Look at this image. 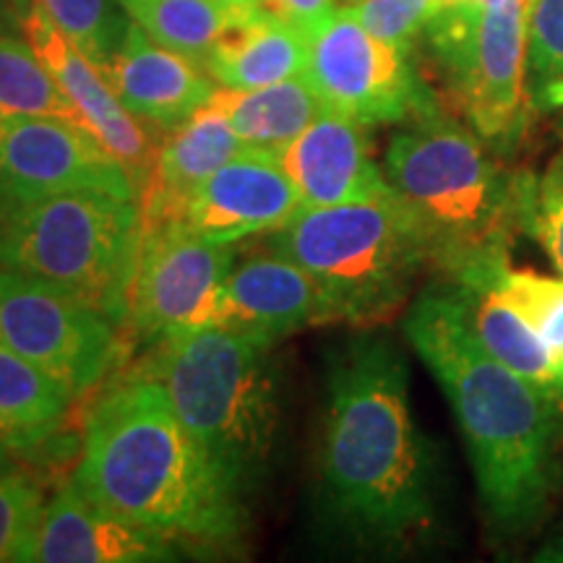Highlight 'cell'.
Wrapping results in <instances>:
<instances>
[{
	"label": "cell",
	"instance_id": "cell-30",
	"mask_svg": "<svg viewBox=\"0 0 563 563\" xmlns=\"http://www.w3.org/2000/svg\"><path fill=\"white\" fill-rule=\"evenodd\" d=\"M525 232L543 245L563 277V154L540 175H525Z\"/></svg>",
	"mask_w": 563,
	"mask_h": 563
},
{
	"label": "cell",
	"instance_id": "cell-16",
	"mask_svg": "<svg viewBox=\"0 0 563 563\" xmlns=\"http://www.w3.org/2000/svg\"><path fill=\"white\" fill-rule=\"evenodd\" d=\"M332 311L319 282L292 258L269 253L232 266L211 302L207 327L238 329L266 340L329 323Z\"/></svg>",
	"mask_w": 563,
	"mask_h": 563
},
{
	"label": "cell",
	"instance_id": "cell-24",
	"mask_svg": "<svg viewBox=\"0 0 563 563\" xmlns=\"http://www.w3.org/2000/svg\"><path fill=\"white\" fill-rule=\"evenodd\" d=\"M70 405L53 376L0 344V439L11 449L37 446L53 435Z\"/></svg>",
	"mask_w": 563,
	"mask_h": 563
},
{
	"label": "cell",
	"instance_id": "cell-28",
	"mask_svg": "<svg viewBox=\"0 0 563 563\" xmlns=\"http://www.w3.org/2000/svg\"><path fill=\"white\" fill-rule=\"evenodd\" d=\"M490 274L496 285L517 302L519 311L530 319L534 332L551 352L563 384V277L514 269L509 253H498L490 258Z\"/></svg>",
	"mask_w": 563,
	"mask_h": 563
},
{
	"label": "cell",
	"instance_id": "cell-25",
	"mask_svg": "<svg viewBox=\"0 0 563 563\" xmlns=\"http://www.w3.org/2000/svg\"><path fill=\"white\" fill-rule=\"evenodd\" d=\"M3 118H63L79 123L30 40L0 30V121Z\"/></svg>",
	"mask_w": 563,
	"mask_h": 563
},
{
	"label": "cell",
	"instance_id": "cell-5",
	"mask_svg": "<svg viewBox=\"0 0 563 563\" xmlns=\"http://www.w3.org/2000/svg\"><path fill=\"white\" fill-rule=\"evenodd\" d=\"M274 340L207 327L162 342L152 376L238 496L264 483L279 428Z\"/></svg>",
	"mask_w": 563,
	"mask_h": 563
},
{
	"label": "cell",
	"instance_id": "cell-7",
	"mask_svg": "<svg viewBox=\"0 0 563 563\" xmlns=\"http://www.w3.org/2000/svg\"><path fill=\"white\" fill-rule=\"evenodd\" d=\"M141 245L136 199L76 191L0 209V269L60 287L115 323Z\"/></svg>",
	"mask_w": 563,
	"mask_h": 563
},
{
	"label": "cell",
	"instance_id": "cell-15",
	"mask_svg": "<svg viewBox=\"0 0 563 563\" xmlns=\"http://www.w3.org/2000/svg\"><path fill=\"white\" fill-rule=\"evenodd\" d=\"M368 125L323 108L316 121L274 154L300 207H336L391 194L384 165L371 154Z\"/></svg>",
	"mask_w": 563,
	"mask_h": 563
},
{
	"label": "cell",
	"instance_id": "cell-31",
	"mask_svg": "<svg viewBox=\"0 0 563 563\" xmlns=\"http://www.w3.org/2000/svg\"><path fill=\"white\" fill-rule=\"evenodd\" d=\"M347 9L378 40L410 51L418 34L435 16L433 0H350Z\"/></svg>",
	"mask_w": 563,
	"mask_h": 563
},
{
	"label": "cell",
	"instance_id": "cell-23",
	"mask_svg": "<svg viewBox=\"0 0 563 563\" xmlns=\"http://www.w3.org/2000/svg\"><path fill=\"white\" fill-rule=\"evenodd\" d=\"M133 24L162 47L207 60L224 32L262 11L258 0H118Z\"/></svg>",
	"mask_w": 563,
	"mask_h": 563
},
{
	"label": "cell",
	"instance_id": "cell-2",
	"mask_svg": "<svg viewBox=\"0 0 563 563\" xmlns=\"http://www.w3.org/2000/svg\"><path fill=\"white\" fill-rule=\"evenodd\" d=\"M405 336L449 399L490 530L532 532L559 477L561 402L485 352L454 290L422 292Z\"/></svg>",
	"mask_w": 563,
	"mask_h": 563
},
{
	"label": "cell",
	"instance_id": "cell-1",
	"mask_svg": "<svg viewBox=\"0 0 563 563\" xmlns=\"http://www.w3.org/2000/svg\"><path fill=\"white\" fill-rule=\"evenodd\" d=\"M319 485L323 525L363 551H410L435 525L433 456L410 402L402 350L357 334L329 355Z\"/></svg>",
	"mask_w": 563,
	"mask_h": 563
},
{
	"label": "cell",
	"instance_id": "cell-22",
	"mask_svg": "<svg viewBox=\"0 0 563 563\" xmlns=\"http://www.w3.org/2000/svg\"><path fill=\"white\" fill-rule=\"evenodd\" d=\"M211 102L220 108L251 150L279 154L323 110L306 76L256 89H217Z\"/></svg>",
	"mask_w": 563,
	"mask_h": 563
},
{
	"label": "cell",
	"instance_id": "cell-29",
	"mask_svg": "<svg viewBox=\"0 0 563 563\" xmlns=\"http://www.w3.org/2000/svg\"><path fill=\"white\" fill-rule=\"evenodd\" d=\"M42 514L45 496L30 475L16 467L0 473V563L32 559Z\"/></svg>",
	"mask_w": 563,
	"mask_h": 563
},
{
	"label": "cell",
	"instance_id": "cell-8",
	"mask_svg": "<svg viewBox=\"0 0 563 563\" xmlns=\"http://www.w3.org/2000/svg\"><path fill=\"white\" fill-rule=\"evenodd\" d=\"M532 0H477L443 9L426 37L470 129L490 150L511 152L530 121L527 24Z\"/></svg>",
	"mask_w": 563,
	"mask_h": 563
},
{
	"label": "cell",
	"instance_id": "cell-34",
	"mask_svg": "<svg viewBox=\"0 0 563 563\" xmlns=\"http://www.w3.org/2000/svg\"><path fill=\"white\" fill-rule=\"evenodd\" d=\"M13 21L19 24V16H16V11H13L11 0H0V30H3V26H11Z\"/></svg>",
	"mask_w": 563,
	"mask_h": 563
},
{
	"label": "cell",
	"instance_id": "cell-18",
	"mask_svg": "<svg viewBox=\"0 0 563 563\" xmlns=\"http://www.w3.org/2000/svg\"><path fill=\"white\" fill-rule=\"evenodd\" d=\"M104 76L136 121L167 131L186 123L217 91L199 63L162 47L139 24H131Z\"/></svg>",
	"mask_w": 563,
	"mask_h": 563
},
{
	"label": "cell",
	"instance_id": "cell-13",
	"mask_svg": "<svg viewBox=\"0 0 563 563\" xmlns=\"http://www.w3.org/2000/svg\"><path fill=\"white\" fill-rule=\"evenodd\" d=\"M295 186L269 152L249 150L211 173L180 201L167 228H183L203 241L235 245L272 235L298 214Z\"/></svg>",
	"mask_w": 563,
	"mask_h": 563
},
{
	"label": "cell",
	"instance_id": "cell-9",
	"mask_svg": "<svg viewBox=\"0 0 563 563\" xmlns=\"http://www.w3.org/2000/svg\"><path fill=\"white\" fill-rule=\"evenodd\" d=\"M118 323L60 287L0 269V344L81 399L118 355Z\"/></svg>",
	"mask_w": 563,
	"mask_h": 563
},
{
	"label": "cell",
	"instance_id": "cell-14",
	"mask_svg": "<svg viewBox=\"0 0 563 563\" xmlns=\"http://www.w3.org/2000/svg\"><path fill=\"white\" fill-rule=\"evenodd\" d=\"M21 32L45 63L53 79L79 123L108 150L118 162L129 167V173L141 188L154 162L152 141L144 125L125 110V104L112 89V84L100 66H95L79 47L47 19V13L32 3L26 16L21 19Z\"/></svg>",
	"mask_w": 563,
	"mask_h": 563
},
{
	"label": "cell",
	"instance_id": "cell-20",
	"mask_svg": "<svg viewBox=\"0 0 563 563\" xmlns=\"http://www.w3.org/2000/svg\"><path fill=\"white\" fill-rule=\"evenodd\" d=\"M490 258H481L452 274L456 282L454 292L462 300L467 323L488 355L530 384L553 394L563 407V384L551 352L534 332L530 319L519 311L517 302L496 285Z\"/></svg>",
	"mask_w": 563,
	"mask_h": 563
},
{
	"label": "cell",
	"instance_id": "cell-32",
	"mask_svg": "<svg viewBox=\"0 0 563 563\" xmlns=\"http://www.w3.org/2000/svg\"><path fill=\"white\" fill-rule=\"evenodd\" d=\"M262 11L306 34L308 40L340 11V0H258Z\"/></svg>",
	"mask_w": 563,
	"mask_h": 563
},
{
	"label": "cell",
	"instance_id": "cell-19",
	"mask_svg": "<svg viewBox=\"0 0 563 563\" xmlns=\"http://www.w3.org/2000/svg\"><path fill=\"white\" fill-rule=\"evenodd\" d=\"M249 150L251 146L238 136L228 115L209 100L186 123L173 129L154 152L150 175L139 188L141 230L167 228L180 201L196 186Z\"/></svg>",
	"mask_w": 563,
	"mask_h": 563
},
{
	"label": "cell",
	"instance_id": "cell-3",
	"mask_svg": "<svg viewBox=\"0 0 563 563\" xmlns=\"http://www.w3.org/2000/svg\"><path fill=\"white\" fill-rule=\"evenodd\" d=\"M74 483L102 509L170 540L224 548L243 532V498L146 373L91 407Z\"/></svg>",
	"mask_w": 563,
	"mask_h": 563
},
{
	"label": "cell",
	"instance_id": "cell-38",
	"mask_svg": "<svg viewBox=\"0 0 563 563\" xmlns=\"http://www.w3.org/2000/svg\"><path fill=\"white\" fill-rule=\"evenodd\" d=\"M559 131H561V136H563V110H561V121H559Z\"/></svg>",
	"mask_w": 563,
	"mask_h": 563
},
{
	"label": "cell",
	"instance_id": "cell-33",
	"mask_svg": "<svg viewBox=\"0 0 563 563\" xmlns=\"http://www.w3.org/2000/svg\"><path fill=\"white\" fill-rule=\"evenodd\" d=\"M534 559H538V561H561L563 563V527L559 532L548 538V543L540 548Z\"/></svg>",
	"mask_w": 563,
	"mask_h": 563
},
{
	"label": "cell",
	"instance_id": "cell-17",
	"mask_svg": "<svg viewBox=\"0 0 563 563\" xmlns=\"http://www.w3.org/2000/svg\"><path fill=\"white\" fill-rule=\"evenodd\" d=\"M175 559L170 538L102 509L70 481L45 504L30 561L157 563Z\"/></svg>",
	"mask_w": 563,
	"mask_h": 563
},
{
	"label": "cell",
	"instance_id": "cell-39",
	"mask_svg": "<svg viewBox=\"0 0 563 563\" xmlns=\"http://www.w3.org/2000/svg\"><path fill=\"white\" fill-rule=\"evenodd\" d=\"M344 3H350V0H344Z\"/></svg>",
	"mask_w": 563,
	"mask_h": 563
},
{
	"label": "cell",
	"instance_id": "cell-36",
	"mask_svg": "<svg viewBox=\"0 0 563 563\" xmlns=\"http://www.w3.org/2000/svg\"><path fill=\"white\" fill-rule=\"evenodd\" d=\"M435 3V13L443 9H456V5H467V3H477V0H433Z\"/></svg>",
	"mask_w": 563,
	"mask_h": 563
},
{
	"label": "cell",
	"instance_id": "cell-21",
	"mask_svg": "<svg viewBox=\"0 0 563 563\" xmlns=\"http://www.w3.org/2000/svg\"><path fill=\"white\" fill-rule=\"evenodd\" d=\"M311 42L295 26L258 11L217 40L203 68L228 89H256L306 76Z\"/></svg>",
	"mask_w": 563,
	"mask_h": 563
},
{
	"label": "cell",
	"instance_id": "cell-26",
	"mask_svg": "<svg viewBox=\"0 0 563 563\" xmlns=\"http://www.w3.org/2000/svg\"><path fill=\"white\" fill-rule=\"evenodd\" d=\"M87 58L108 70L131 30L118 0H32Z\"/></svg>",
	"mask_w": 563,
	"mask_h": 563
},
{
	"label": "cell",
	"instance_id": "cell-4",
	"mask_svg": "<svg viewBox=\"0 0 563 563\" xmlns=\"http://www.w3.org/2000/svg\"><path fill=\"white\" fill-rule=\"evenodd\" d=\"M384 173L426 235L431 262L449 274L509 253L525 232V175L504 170L473 129L439 112L389 141Z\"/></svg>",
	"mask_w": 563,
	"mask_h": 563
},
{
	"label": "cell",
	"instance_id": "cell-12",
	"mask_svg": "<svg viewBox=\"0 0 563 563\" xmlns=\"http://www.w3.org/2000/svg\"><path fill=\"white\" fill-rule=\"evenodd\" d=\"M76 191L139 199L129 167L84 125L63 118L0 121V209Z\"/></svg>",
	"mask_w": 563,
	"mask_h": 563
},
{
	"label": "cell",
	"instance_id": "cell-37",
	"mask_svg": "<svg viewBox=\"0 0 563 563\" xmlns=\"http://www.w3.org/2000/svg\"><path fill=\"white\" fill-rule=\"evenodd\" d=\"M11 5H13V11H16V16H19V26H21V19L26 16V11L32 9V0H11Z\"/></svg>",
	"mask_w": 563,
	"mask_h": 563
},
{
	"label": "cell",
	"instance_id": "cell-27",
	"mask_svg": "<svg viewBox=\"0 0 563 563\" xmlns=\"http://www.w3.org/2000/svg\"><path fill=\"white\" fill-rule=\"evenodd\" d=\"M527 97L532 112L563 110V0L530 3Z\"/></svg>",
	"mask_w": 563,
	"mask_h": 563
},
{
	"label": "cell",
	"instance_id": "cell-6",
	"mask_svg": "<svg viewBox=\"0 0 563 563\" xmlns=\"http://www.w3.org/2000/svg\"><path fill=\"white\" fill-rule=\"evenodd\" d=\"M269 251L311 274L332 319L347 323L389 319L431 262L426 235L394 191L336 207H300L272 232Z\"/></svg>",
	"mask_w": 563,
	"mask_h": 563
},
{
	"label": "cell",
	"instance_id": "cell-11",
	"mask_svg": "<svg viewBox=\"0 0 563 563\" xmlns=\"http://www.w3.org/2000/svg\"><path fill=\"white\" fill-rule=\"evenodd\" d=\"M232 245L183 228L141 230L123 323L139 340L167 342L207 329L211 302L235 266Z\"/></svg>",
	"mask_w": 563,
	"mask_h": 563
},
{
	"label": "cell",
	"instance_id": "cell-35",
	"mask_svg": "<svg viewBox=\"0 0 563 563\" xmlns=\"http://www.w3.org/2000/svg\"><path fill=\"white\" fill-rule=\"evenodd\" d=\"M13 467V460H11V446L0 439V473H5V470Z\"/></svg>",
	"mask_w": 563,
	"mask_h": 563
},
{
	"label": "cell",
	"instance_id": "cell-10",
	"mask_svg": "<svg viewBox=\"0 0 563 563\" xmlns=\"http://www.w3.org/2000/svg\"><path fill=\"white\" fill-rule=\"evenodd\" d=\"M308 42L306 79L323 108L363 125L418 121L439 112L407 60V51L371 34L347 5Z\"/></svg>",
	"mask_w": 563,
	"mask_h": 563
}]
</instances>
